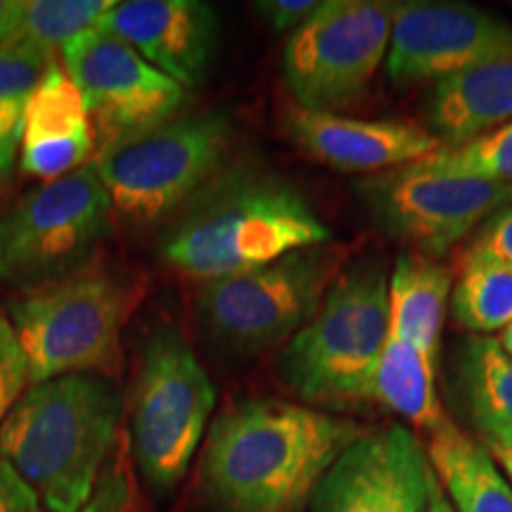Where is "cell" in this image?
Here are the masks:
<instances>
[{
	"mask_svg": "<svg viewBox=\"0 0 512 512\" xmlns=\"http://www.w3.org/2000/svg\"><path fill=\"white\" fill-rule=\"evenodd\" d=\"M368 430L280 399H249L211 425L202 489L219 512H304L332 463Z\"/></svg>",
	"mask_w": 512,
	"mask_h": 512,
	"instance_id": "cell-1",
	"label": "cell"
},
{
	"mask_svg": "<svg viewBox=\"0 0 512 512\" xmlns=\"http://www.w3.org/2000/svg\"><path fill=\"white\" fill-rule=\"evenodd\" d=\"M328 242L330 230L302 190L261 166L238 164L223 169L169 221L159 256L207 283Z\"/></svg>",
	"mask_w": 512,
	"mask_h": 512,
	"instance_id": "cell-2",
	"label": "cell"
},
{
	"mask_svg": "<svg viewBox=\"0 0 512 512\" xmlns=\"http://www.w3.org/2000/svg\"><path fill=\"white\" fill-rule=\"evenodd\" d=\"M124 396L110 375L29 384L0 427V458L48 512H79L119 439Z\"/></svg>",
	"mask_w": 512,
	"mask_h": 512,
	"instance_id": "cell-3",
	"label": "cell"
},
{
	"mask_svg": "<svg viewBox=\"0 0 512 512\" xmlns=\"http://www.w3.org/2000/svg\"><path fill=\"white\" fill-rule=\"evenodd\" d=\"M389 332V273L380 259L342 268L313 318L280 349L275 375L313 406L375 403V373Z\"/></svg>",
	"mask_w": 512,
	"mask_h": 512,
	"instance_id": "cell-4",
	"label": "cell"
},
{
	"mask_svg": "<svg viewBox=\"0 0 512 512\" xmlns=\"http://www.w3.org/2000/svg\"><path fill=\"white\" fill-rule=\"evenodd\" d=\"M230 145L226 112H190L102 145L93 164L114 214L152 228L169 223L226 169Z\"/></svg>",
	"mask_w": 512,
	"mask_h": 512,
	"instance_id": "cell-5",
	"label": "cell"
},
{
	"mask_svg": "<svg viewBox=\"0 0 512 512\" xmlns=\"http://www.w3.org/2000/svg\"><path fill=\"white\" fill-rule=\"evenodd\" d=\"M344 249L318 245L283 259L200 283L195 313L204 337L230 356H259L285 347L318 311L342 273Z\"/></svg>",
	"mask_w": 512,
	"mask_h": 512,
	"instance_id": "cell-6",
	"label": "cell"
},
{
	"mask_svg": "<svg viewBox=\"0 0 512 512\" xmlns=\"http://www.w3.org/2000/svg\"><path fill=\"white\" fill-rule=\"evenodd\" d=\"M114 209L95 164L24 192L0 216V285L19 294L93 266L112 238Z\"/></svg>",
	"mask_w": 512,
	"mask_h": 512,
	"instance_id": "cell-7",
	"label": "cell"
},
{
	"mask_svg": "<svg viewBox=\"0 0 512 512\" xmlns=\"http://www.w3.org/2000/svg\"><path fill=\"white\" fill-rule=\"evenodd\" d=\"M214 406V382L181 330H152L140 347L126 434L138 475L152 494H171L188 475Z\"/></svg>",
	"mask_w": 512,
	"mask_h": 512,
	"instance_id": "cell-8",
	"label": "cell"
},
{
	"mask_svg": "<svg viewBox=\"0 0 512 512\" xmlns=\"http://www.w3.org/2000/svg\"><path fill=\"white\" fill-rule=\"evenodd\" d=\"M124 316L126 287L100 266L8 302V318L29 363V384L105 375L119 358Z\"/></svg>",
	"mask_w": 512,
	"mask_h": 512,
	"instance_id": "cell-9",
	"label": "cell"
},
{
	"mask_svg": "<svg viewBox=\"0 0 512 512\" xmlns=\"http://www.w3.org/2000/svg\"><path fill=\"white\" fill-rule=\"evenodd\" d=\"M394 3L323 0L287 36L283 74L302 110L344 114L366 98L387 60Z\"/></svg>",
	"mask_w": 512,
	"mask_h": 512,
	"instance_id": "cell-10",
	"label": "cell"
},
{
	"mask_svg": "<svg viewBox=\"0 0 512 512\" xmlns=\"http://www.w3.org/2000/svg\"><path fill=\"white\" fill-rule=\"evenodd\" d=\"M373 219L422 256L444 254L512 200V183L434 171L425 162L356 185Z\"/></svg>",
	"mask_w": 512,
	"mask_h": 512,
	"instance_id": "cell-11",
	"label": "cell"
},
{
	"mask_svg": "<svg viewBox=\"0 0 512 512\" xmlns=\"http://www.w3.org/2000/svg\"><path fill=\"white\" fill-rule=\"evenodd\" d=\"M60 53L102 145L176 117L188 100L181 83L98 27L74 38Z\"/></svg>",
	"mask_w": 512,
	"mask_h": 512,
	"instance_id": "cell-12",
	"label": "cell"
},
{
	"mask_svg": "<svg viewBox=\"0 0 512 512\" xmlns=\"http://www.w3.org/2000/svg\"><path fill=\"white\" fill-rule=\"evenodd\" d=\"M512 50V27L463 3H394L387 69L394 86L444 81Z\"/></svg>",
	"mask_w": 512,
	"mask_h": 512,
	"instance_id": "cell-13",
	"label": "cell"
},
{
	"mask_svg": "<svg viewBox=\"0 0 512 512\" xmlns=\"http://www.w3.org/2000/svg\"><path fill=\"white\" fill-rule=\"evenodd\" d=\"M432 465L401 425L368 430L339 456L313 491L311 512H425Z\"/></svg>",
	"mask_w": 512,
	"mask_h": 512,
	"instance_id": "cell-14",
	"label": "cell"
},
{
	"mask_svg": "<svg viewBox=\"0 0 512 512\" xmlns=\"http://www.w3.org/2000/svg\"><path fill=\"white\" fill-rule=\"evenodd\" d=\"M98 29L183 88L207 81L219 50V15L202 0H124L107 10Z\"/></svg>",
	"mask_w": 512,
	"mask_h": 512,
	"instance_id": "cell-15",
	"label": "cell"
},
{
	"mask_svg": "<svg viewBox=\"0 0 512 512\" xmlns=\"http://www.w3.org/2000/svg\"><path fill=\"white\" fill-rule=\"evenodd\" d=\"M285 133L316 162L354 174H382L444 150L432 131L406 121L354 119L302 107L287 112Z\"/></svg>",
	"mask_w": 512,
	"mask_h": 512,
	"instance_id": "cell-16",
	"label": "cell"
},
{
	"mask_svg": "<svg viewBox=\"0 0 512 512\" xmlns=\"http://www.w3.org/2000/svg\"><path fill=\"white\" fill-rule=\"evenodd\" d=\"M95 147L91 117L81 93L53 60L38 83L24 121L19 166L31 178L55 181L86 166Z\"/></svg>",
	"mask_w": 512,
	"mask_h": 512,
	"instance_id": "cell-17",
	"label": "cell"
},
{
	"mask_svg": "<svg viewBox=\"0 0 512 512\" xmlns=\"http://www.w3.org/2000/svg\"><path fill=\"white\" fill-rule=\"evenodd\" d=\"M427 119L444 147L465 145L512 121V50L434 83Z\"/></svg>",
	"mask_w": 512,
	"mask_h": 512,
	"instance_id": "cell-18",
	"label": "cell"
},
{
	"mask_svg": "<svg viewBox=\"0 0 512 512\" xmlns=\"http://www.w3.org/2000/svg\"><path fill=\"white\" fill-rule=\"evenodd\" d=\"M456 392L484 446L512 448V356L491 335H470L460 344Z\"/></svg>",
	"mask_w": 512,
	"mask_h": 512,
	"instance_id": "cell-19",
	"label": "cell"
},
{
	"mask_svg": "<svg viewBox=\"0 0 512 512\" xmlns=\"http://www.w3.org/2000/svg\"><path fill=\"white\" fill-rule=\"evenodd\" d=\"M427 458L434 477L456 512H512V484L475 441L451 420L430 434Z\"/></svg>",
	"mask_w": 512,
	"mask_h": 512,
	"instance_id": "cell-20",
	"label": "cell"
},
{
	"mask_svg": "<svg viewBox=\"0 0 512 512\" xmlns=\"http://www.w3.org/2000/svg\"><path fill=\"white\" fill-rule=\"evenodd\" d=\"M451 294V268L422 254L399 256L389 273V332L434 358Z\"/></svg>",
	"mask_w": 512,
	"mask_h": 512,
	"instance_id": "cell-21",
	"label": "cell"
},
{
	"mask_svg": "<svg viewBox=\"0 0 512 512\" xmlns=\"http://www.w3.org/2000/svg\"><path fill=\"white\" fill-rule=\"evenodd\" d=\"M375 403L427 434L448 422L434 387V358L394 332H387L377 363Z\"/></svg>",
	"mask_w": 512,
	"mask_h": 512,
	"instance_id": "cell-22",
	"label": "cell"
},
{
	"mask_svg": "<svg viewBox=\"0 0 512 512\" xmlns=\"http://www.w3.org/2000/svg\"><path fill=\"white\" fill-rule=\"evenodd\" d=\"M453 318L472 335L503 332L512 323V266L467 252L453 287Z\"/></svg>",
	"mask_w": 512,
	"mask_h": 512,
	"instance_id": "cell-23",
	"label": "cell"
},
{
	"mask_svg": "<svg viewBox=\"0 0 512 512\" xmlns=\"http://www.w3.org/2000/svg\"><path fill=\"white\" fill-rule=\"evenodd\" d=\"M53 60V55L27 43L0 46V176H10L15 169L29 102Z\"/></svg>",
	"mask_w": 512,
	"mask_h": 512,
	"instance_id": "cell-24",
	"label": "cell"
},
{
	"mask_svg": "<svg viewBox=\"0 0 512 512\" xmlns=\"http://www.w3.org/2000/svg\"><path fill=\"white\" fill-rule=\"evenodd\" d=\"M112 5L114 0H29L12 41L53 55L98 27Z\"/></svg>",
	"mask_w": 512,
	"mask_h": 512,
	"instance_id": "cell-25",
	"label": "cell"
},
{
	"mask_svg": "<svg viewBox=\"0 0 512 512\" xmlns=\"http://www.w3.org/2000/svg\"><path fill=\"white\" fill-rule=\"evenodd\" d=\"M422 162L444 174L512 183V121L465 145L444 147Z\"/></svg>",
	"mask_w": 512,
	"mask_h": 512,
	"instance_id": "cell-26",
	"label": "cell"
},
{
	"mask_svg": "<svg viewBox=\"0 0 512 512\" xmlns=\"http://www.w3.org/2000/svg\"><path fill=\"white\" fill-rule=\"evenodd\" d=\"M128 437L119 434L110 458L102 465L98 482H95L91 496L83 503L79 512H133L138 505L136 484H133V472L128 465Z\"/></svg>",
	"mask_w": 512,
	"mask_h": 512,
	"instance_id": "cell-27",
	"label": "cell"
},
{
	"mask_svg": "<svg viewBox=\"0 0 512 512\" xmlns=\"http://www.w3.org/2000/svg\"><path fill=\"white\" fill-rule=\"evenodd\" d=\"M29 389V363L12 328L8 311L0 309V427Z\"/></svg>",
	"mask_w": 512,
	"mask_h": 512,
	"instance_id": "cell-28",
	"label": "cell"
},
{
	"mask_svg": "<svg viewBox=\"0 0 512 512\" xmlns=\"http://www.w3.org/2000/svg\"><path fill=\"white\" fill-rule=\"evenodd\" d=\"M467 252L494 256L512 266V200L482 223Z\"/></svg>",
	"mask_w": 512,
	"mask_h": 512,
	"instance_id": "cell-29",
	"label": "cell"
},
{
	"mask_svg": "<svg viewBox=\"0 0 512 512\" xmlns=\"http://www.w3.org/2000/svg\"><path fill=\"white\" fill-rule=\"evenodd\" d=\"M318 5V0H261L254 3V8L266 19L273 34H292L316 12Z\"/></svg>",
	"mask_w": 512,
	"mask_h": 512,
	"instance_id": "cell-30",
	"label": "cell"
},
{
	"mask_svg": "<svg viewBox=\"0 0 512 512\" xmlns=\"http://www.w3.org/2000/svg\"><path fill=\"white\" fill-rule=\"evenodd\" d=\"M0 512H48L29 484L0 458Z\"/></svg>",
	"mask_w": 512,
	"mask_h": 512,
	"instance_id": "cell-31",
	"label": "cell"
},
{
	"mask_svg": "<svg viewBox=\"0 0 512 512\" xmlns=\"http://www.w3.org/2000/svg\"><path fill=\"white\" fill-rule=\"evenodd\" d=\"M24 8H27L24 0H0V46L12 41L19 22H22Z\"/></svg>",
	"mask_w": 512,
	"mask_h": 512,
	"instance_id": "cell-32",
	"label": "cell"
},
{
	"mask_svg": "<svg viewBox=\"0 0 512 512\" xmlns=\"http://www.w3.org/2000/svg\"><path fill=\"white\" fill-rule=\"evenodd\" d=\"M427 512H456L453 510L451 501H448L444 489H441V484L437 482V477H434V470H432V477H430V496H427Z\"/></svg>",
	"mask_w": 512,
	"mask_h": 512,
	"instance_id": "cell-33",
	"label": "cell"
},
{
	"mask_svg": "<svg viewBox=\"0 0 512 512\" xmlns=\"http://www.w3.org/2000/svg\"><path fill=\"white\" fill-rule=\"evenodd\" d=\"M486 451L491 453V458L496 460V465L501 467V472L508 477V482L512 484V448L505 446H486Z\"/></svg>",
	"mask_w": 512,
	"mask_h": 512,
	"instance_id": "cell-34",
	"label": "cell"
},
{
	"mask_svg": "<svg viewBox=\"0 0 512 512\" xmlns=\"http://www.w3.org/2000/svg\"><path fill=\"white\" fill-rule=\"evenodd\" d=\"M498 342H501V347L505 349V354L512 356V323L501 332V337H498Z\"/></svg>",
	"mask_w": 512,
	"mask_h": 512,
	"instance_id": "cell-35",
	"label": "cell"
},
{
	"mask_svg": "<svg viewBox=\"0 0 512 512\" xmlns=\"http://www.w3.org/2000/svg\"><path fill=\"white\" fill-rule=\"evenodd\" d=\"M133 512H152V510H150V505H145V503H140V501H138L136 510H133Z\"/></svg>",
	"mask_w": 512,
	"mask_h": 512,
	"instance_id": "cell-36",
	"label": "cell"
},
{
	"mask_svg": "<svg viewBox=\"0 0 512 512\" xmlns=\"http://www.w3.org/2000/svg\"><path fill=\"white\" fill-rule=\"evenodd\" d=\"M425 512H427V510H425Z\"/></svg>",
	"mask_w": 512,
	"mask_h": 512,
	"instance_id": "cell-37",
	"label": "cell"
}]
</instances>
